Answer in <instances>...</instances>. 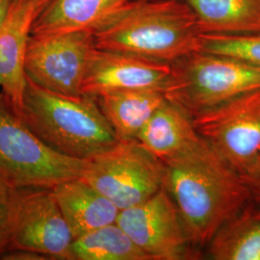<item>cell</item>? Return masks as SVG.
Returning <instances> with one entry per match:
<instances>
[{
	"label": "cell",
	"instance_id": "obj_1",
	"mask_svg": "<svg viewBox=\"0 0 260 260\" xmlns=\"http://www.w3.org/2000/svg\"><path fill=\"white\" fill-rule=\"evenodd\" d=\"M163 166V187L177 206L192 247L202 254L223 223L249 205L248 185L203 139Z\"/></svg>",
	"mask_w": 260,
	"mask_h": 260
},
{
	"label": "cell",
	"instance_id": "obj_2",
	"mask_svg": "<svg viewBox=\"0 0 260 260\" xmlns=\"http://www.w3.org/2000/svg\"><path fill=\"white\" fill-rule=\"evenodd\" d=\"M93 35L98 48L170 64L202 48L198 19L183 0H132Z\"/></svg>",
	"mask_w": 260,
	"mask_h": 260
},
{
	"label": "cell",
	"instance_id": "obj_3",
	"mask_svg": "<svg viewBox=\"0 0 260 260\" xmlns=\"http://www.w3.org/2000/svg\"><path fill=\"white\" fill-rule=\"evenodd\" d=\"M19 116L49 148L71 157L90 159L120 141L95 96L54 93L27 77Z\"/></svg>",
	"mask_w": 260,
	"mask_h": 260
},
{
	"label": "cell",
	"instance_id": "obj_4",
	"mask_svg": "<svg viewBox=\"0 0 260 260\" xmlns=\"http://www.w3.org/2000/svg\"><path fill=\"white\" fill-rule=\"evenodd\" d=\"M259 88V66L199 50L172 63L164 94L192 118Z\"/></svg>",
	"mask_w": 260,
	"mask_h": 260
},
{
	"label": "cell",
	"instance_id": "obj_5",
	"mask_svg": "<svg viewBox=\"0 0 260 260\" xmlns=\"http://www.w3.org/2000/svg\"><path fill=\"white\" fill-rule=\"evenodd\" d=\"M86 161L49 148L0 92V176L12 185L54 188L81 178Z\"/></svg>",
	"mask_w": 260,
	"mask_h": 260
},
{
	"label": "cell",
	"instance_id": "obj_6",
	"mask_svg": "<svg viewBox=\"0 0 260 260\" xmlns=\"http://www.w3.org/2000/svg\"><path fill=\"white\" fill-rule=\"evenodd\" d=\"M197 133L244 179L260 169V88L191 118Z\"/></svg>",
	"mask_w": 260,
	"mask_h": 260
},
{
	"label": "cell",
	"instance_id": "obj_7",
	"mask_svg": "<svg viewBox=\"0 0 260 260\" xmlns=\"http://www.w3.org/2000/svg\"><path fill=\"white\" fill-rule=\"evenodd\" d=\"M83 178L120 210L139 205L163 187V163L138 140L119 141L87 159Z\"/></svg>",
	"mask_w": 260,
	"mask_h": 260
},
{
	"label": "cell",
	"instance_id": "obj_8",
	"mask_svg": "<svg viewBox=\"0 0 260 260\" xmlns=\"http://www.w3.org/2000/svg\"><path fill=\"white\" fill-rule=\"evenodd\" d=\"M73 242L52 188H15L7 251H35L48 259L74 260Z\"/></svg>",
	"mask_w": 260,
	"mask_h": 260
},
{
	"label": "cell",
	"instance_id": "obj_9",
	"mask_svg": "<svg viewBox=\"0 0 260 260\" xmlns=\"http://www.w3.org/2000/svg\"><path fill=\"white\" fill-rule=\"evenodd\" d=\"M94 47L92 31L31 35L25 56L26 77L48 91L80 95Z\"/></svg>",
	"mask_w": 260,
	"mask_h": 260
},
{
	"label": "cell",
	"instance_id": "obj_10",
	"mask_svg": "<svg viewBox=\"0 0 260 260\" xmlns=\"http://www.w3.org/2000/svg\"><path fill=\"white\" fill-rule=\"evenodd\" d=\"M116 223L149 260L198 259L202 256L189 241L177 206L164 187L147 201L121 210Z\"/></svg>",
	"mask_w": 260,
	"mask_h": 260
},
{
	"label": "cell",
	"instance_id": "obj_11",
	"mask_svg": "<svg viewBox=\"0 0 260 260\" xmlns=\"http://www.w3.org/2000/svg\"><path fill=\"white\" fill-rule=\"evenodd\" d=\"M171 73L170 63L94 47L88 61L81 93L98 98L127 90L164 91Z\"/></svg>",
	"mask_w": 260,
	"mask_h": 260
},
{
	"label": "cell",
	"instance_id": "obj_12",
	"mask_svg": "<svg viewBox=\"0 0 260 260\" xmlns=\"http://www.w3.org/2000/svg\"><path fill=\"white\" fill-rule=\"evenodd\" d=\"M39 0H13L0 28V92L20 115L26 86L25 56Z\"/></svg>",
	"mask_w": 260,
	"mask_h": 260
},
{
	"label": "cell",
	"instance_id": "obj_13",
	"mask_svg": "<svg viewBox=\"0 0 260 260\" xmlns=\"http://www.w3.org/2000/svg\"><path fill=\"white\" fill-rule=\"evenodd\" d=\"M132 0H39L31 35L92 31Z\"/></svg>",
	"mask_w": 260,
	"mask_h": 260
},
{
	"label": "cell",
	"instance_id": "obj_14",
	"mask_svg": "<svg viewBox=\"0 0 260 260\" xmlns=\"http://www.w3.org/2000/svg\"><path fill=\"white\" fill-rule=\"evenodd\" d=\"M52 189L74 240L117 222L121 210L83 178L66 181Z\"/></svg>",
	"mask_w": 260,
	"mask_h": 260
},
{
	"label": "cell",
	"instance_id": "obj_15",
	"mask_svg": "<svg viewBox=\"0 0 260 260\" xmlns=\"http://www.w3.org/2000/svg\"><path fill=\"white\" fill-rule=\"evenodd\" d=\"M201 139L191 117L168 100L153 113L137 137L162 163L191 149Z\"/></svg>",
	"mask_w": 260,
	"mask_h": 260
},
{
	"label": "cell",
	"instance_id": "obj_16",
	"mask_svg": "<svg viewBox=\"0 0 260 260\" xmlns=\"http://www.w3.org/2000/svg\"><path fill=\"white\" fill-rule=\"evenodd\" d=\"M98 103L120 141L137 140L153 113L166 102L161 89H140L105 93Z\"/></svg>",
	"mask_w": 260,
	"mask_h": 260
},
{
	"label": "cell",
	"instance_id": "obj_17",
	"mask_svg": "<svg viewBox=\"0 0 260 260\" xmlns=\"http://www.w3.org/2000/svg\"><path fill=\"white\" fill-rule=\"evenodd\" d=\"M197 17L202 34L260 32V0H183Z\"/></svg>",
	"mask_w": 260,
	"mask_h": 260
},
{
	"label": "cell",
	"instance_id": "obj_18",
	"mask_svg": "<svg viewBox=\"0 0 260 260\" xmlns=\"http://www.w3.org/2000/svg\"><path fill=\"white\" fill-rule=\"evenodd\" d=\"M204 251L211 260H260V209L249 203L223 223Z\"/></svg>",
	"mask_w": 260,
	"mask_h": 260
},
{
	"label": "cell",
	"instance_id": "obj_19",
	"mask_svg": "<svg viewBox=\"0 0 260 260\" xmlns=\"http://www.w3.org/2000/svg\"><path fill=\"white\" fill-rule=\"evenodd\" d=\"M74 260H149L117 223L99 228L73 242Z\"/></svg>",
	"mask_w": 260,
	"mask_h": 260
},
{
	"label": "cell",
	"instance_id": "obj_20",
	"mask_svg": "<svg viewBox=\"0 0 260 260\" xmlns=\"http://www.w3.org/2000/svg\"><path fill=\"white\" fill-rule=\"evenodd\" d=\"M201 50L234 57L260 67V32L234 35L202 34Z\"/></svg>",
	"mask_w": 260,
	"mask_h": 260
},
{
	"label": "cell",
	"instance_id": "obj_21",
	"mask_svg": "<svg viewBox=\"0 0 260 260\" xmlns=\"http://www.w3.org/2000/svg\"><path fill=\"white\" fill-rule=\"evenodd\" d=\"M14 186L0 176V259L8 251Z\"/></svg>",
	"mask_w": 260,
	"mask_h": 260
},
{
	"label": "cell",
	"instance_id": "obj_22",
	"mask_svg": "<svg viewBox=\"0 0 260 260\" xmlns=\"http://www.w3.org/2000/svg\"><path fill=\"white\" fill-rule=\"evenodd\" d=\"M244 180L247 183L250 191V203L256 208L260 209V169L255 175Z\"/></svg>",
	"mask_w": 260,
	"mask_h": 260
},
{
	"label": "cell",
	"instance_id": "obj_23",
	"mask_svg": "<svg viewBox=\"0 0 260 260\" xmlns=\"http://www.w3.org/2000/svg\"><path fill=\"white\" fill-rule=\"evenodd\" d=\"M12 2L13 0H0V28L6 19Z\"/></svg>",
	"mask_w": 260,
	"mask_h": 260
}]
</instances>
